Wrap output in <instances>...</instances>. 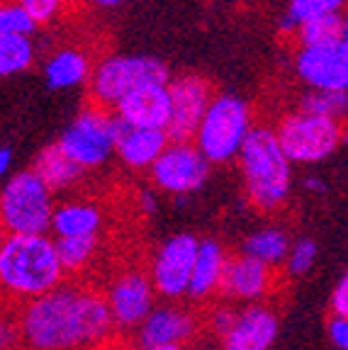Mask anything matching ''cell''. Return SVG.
Masks as SVG:
<instances>
[{"label": "cell", "instance_id": "1", "mask_svg": "<svg viewBox=\"0 0 348 350\" xmlns=\"http://www.w3.org/2000/svg\"><path fill=\"white\" fill-rule=\"evenodd\" d=\"M17 319L25 350H105L117 336L103 292L66 280L20 304Z\"/></svg>", "mask_w": 348, "mask_h": 350}, {"label": "cell", "instance_id": "2", "mask_svg": "<svg viewBox=\"0 0 348 350\" xmlns=\"http://www.w3.org/2000/svg\"><path fill=\"white\" fill-rule=\"evenodd\" d=\"M66 280L49 234L0 236V299L25 304Z\"/></svg>", "mask_w": 348, "mask_h": 350}, {"label": "cell", "instance_id": "3", "mask_svg": "<svg viewBox=\"0 0 348 350\" xmlns=\"http://www.w3.org/2000/svg\"><path fill=\"white\" fill-rule=\"evenodd\" d=\"M236 161L251 207L263 214L280 212L293 187V163L277 144L275 131L268 126H251Z\"/></svg>", "mask_w": 348, "mask_h": 350}, {"label": "cell", "instance_id": "4", "mask_svg": "<svg viewBox=\"0 0 348 350\" xmlns=\"http://www.w3.org/2000/svg\"><path fill=\"white\" fill-rule=\"evenodd\" d=\"M251 126V109L244 100L236 95H212L192 134V144L210 165H224L236 159Z\"/></svg>", "mask_w": 348, "mask_h": 350}, {"label": "cell", "instance_id": "5", "mask_svg": "<svg viewBox=\"0 0 348 350\" xmlns=\"http://www.w3.org/2000/svg\"><path fill=\"white\" fill-rule=\"evenodd\" d=\"M54 192L29 170H20L0 190V229L3 234H49Z\"/></svg>", "mask_w": 348, "mask_h": 350}, {"label": "cell", "instance_id": "6", "mask_svg": "<svg viewBox=\"0 0 348 350\" xmlns=\"http://www.w3.org/2000/svg\"><path fill=\"white\" fill-rule=\"evenodd\" d=\"M275 139L290 163L314 165L332 159L343 144V122L336 117L293 112L275 126Z\"/></svg>", "mask_w": 348, "mask_h": 350}, {"label": "cell", "instance_id": "7", "mask_svg": "<svg viewBox=\"0 0 348 350\" xmlns=\"http://www.w3.org/2000/svg\"><path fill=\"white\" fill-rule=\"evenodd\" d=\"M117 129H120V122L112 109L90 103L78 112V117L56 144L64 148L73 163H78L83 170H92L108 163L114 153Z\"/></svg>", "mask_w": 348, "mask_h": 350}, {"label": "cell", "instance_id": "8", "mask_svg": "<svg viewBox=\"0 0 348 350\" xmlns=\"http://www.w3.org/2000/svg\"><path fill=\"white\" fill-rule=\"evenodd\" d=\"M169 68L156 56L114 54L90 68V76H88L90 100L112 109V105L125 93H129L132 88H139L144 83H169Z\"/></svg>", "mask_w": 348, "mask_h": 350}, {"label": "cell", "instance_id": "9", "mask_svg": "<svg viewBox=\"0 0 348 350\" xmlns=\"http://www.w3.org/2000/svg\"><path fill=\"white\" fill-rule=\"evenodd\" d=\"M149 173L158 190L169 195H190L207 183L210 163L192 142H169L149 165Z\"/></svg>", "mask_w": 348, "mask_h": 350}, {"label": "cell", "instance_id": "10", "mask_svg": "<svg viewBox=\"0 0 348 350\" xmlns=\"http://www.w3.org/2000/svg\"><path fill=\"white\" fill-rule=\"evenodd\" d=\"M197 243L200 239L195 234H173L156 248L149 265V280L156 297L169 301L183 299L195 262Z\"/></svg>", "mask_w": 348, "mask_h": 350}, {"label": "cell", "instance_id": "11", "mask_svg": "<svg viewBox=\"0 0 348 350\" xmlns=\"http://www.w3.org/2000/svg\"><path fill=\"white\" fill-rule=\"evenodd\" d=\"M166 88H169L171 103L166 134L171 142H192V134L214 95L212 83L197 73H180L175 78H169Z\"/></svg>", "mask_w": 348, "mask_h": 350}, {"label": "cell", "instance_id": "12", "mask_svg": "<svg viewBox=\"0 0 348 350\" xmlns=\"http://www.w3.org/2000/svg\"><path fill=\"white\" fill-rule=\"evenodd\" d=\"M110 317L117 331H134L156 304V292L144 270H125L110 282L105 292Z\"/></svg>", "mask_w": 348, "mask_h": 350}, {"label": "cell", "instance_id": "13", "mask_svg": "<svg viewBox=\"0 0 348 350\" xmlns=\"http://www.w3.org/2000/svg\"><path fill=\"white\" fill-rule=\"evenodd\" d=\"M297 76L310 88L346 90L348 88V39L327 44H302L295 56Z\"/></svg>", "mask_w": 348, "mask_h": 350}, {"label": "cell", "instance_id": "14", "mask_svg": "<svg viewBox=\"0 0 348 350\" xmlns=\"http://www.w3.org/2000/svg\"><path fill=\"white\" fill-rule=\"evenodd\" d=\"M275 292V268H268L266 262L239 253L227 256L219 280V292L229 304H251L263 301Z\"/></svg>", "mask_w": 348, "mask_h": 350}, {"label": "cell", "instance_id": "15", "mask_svg": "<svg viewBox=\"0 0 348 350\" xmlns=\"http://www.w3.org/2000/svg\"><path fill=\"white\" fill-rule=\"evenodd\" d=\"M280 334L277 312L263 301H251L234 309V319L224 331L222 350H271Z\"/></svg>", "mask_w": 348, "mask_h": 350}, {"label": "cell", "instance_id": "16", "mask_svg": "<svg viewBox=\"0 0 348 350\" xmlns=\"http://www.w3.org/2000/svg\"><path fill=\"white\" fill-rule=\"evenodd\" d=\"M136 348L151 345H185L197 331V314L180 304H153L144 321L134 328Z\"/></svg>", "mask_w": 348, "mask_h": 350}, {"label": "cell", "instance_id": "17", "mask_svg": "<svg viewBox=\"0 0 348 350\" xmlns=\"http://www.w3.org/2000/svg\"><path fill=\"white\" fill-rule=\"evenodd\" d=\"M114 117L127 126H156L166 129L171 115L169 88L166 83H144L132 88L112 105Z\"/></svg>", "mask_w": 348, "mask_h": 350}, {"label": "cell", "instance_id": "18", "mask_svg": "<svg viewBox=\"0 0 348 350\" xmlns=\"http://www.w3.org/2000/svg\"><path fill=\"white\" fill-rule=\"evenodd\" d=\"M120 122V120H117ZM166 129L156 126H127L120 122L117 139H114V153L120 161L132 170H149V165L158 159V153L164 151L169 144Z\"/></svg>", "mask_w": 348, "mask_h": 350}, {"label": "cell", "instance_id": "19", "mask_svg": "<svg viewBox=\"0 0 348 350\" xmlns=\"http://www.w3.org/2000/svg\"><path fill=\"white\" fill-rule=\"evenodd\" d=\"M224 260H227V251L222 248L219 241L200 239L195 262H192V273L190 280H188V290H185V299H190L192 304L212 301L214 295L219 292Z\"/></svg>", "mask_w": 348, "mask_h": 350}, {"label": "cell", "instance_id": "20", "mask_svg": "<svg viewBox=\"0 0 348 350\" xmlns=\"http://www.w3.org/2000/svg\"><path fill=\"white\" fill-rule=\"evenodd\" d=\"M103 229V212L90 202H66L54 207L49 221L51 239L69 236H98Z\"/></svg>", "mask_w": 348, "mask_h": 350}, {"label": "cell", "instance_id": "21", "mask_svg": "<svg viewBox=\"0 0 348 350\" xmlns=\"http://www.w3.org/2000/svg\"><path fill=\"white\" fill-rule=\"evenodd\" d=\"M32 170L49 185L51 192H61V190H69V187L78 185V180H81L83 173H86L81 165L73 163V161L66 156V151L59 144L44 146L42 151L37 153V159H34Z\"/></svg>", "mask_w": 348, "mask_h": 350}, {"label": "cell", "instance_id": "22", "mask_svg": "<svg viewBox=\"0 0 348 350\" xmlns=\"http://www.w3.org/2000/svg\"><path fill=\"white\" fill-rule=\"evenodd\" d=\"M88 76H90V61L78 49L56 51L44 66V78L51 90H71L88 83Z\"/></svg>", "mask_w": 348, "mask_h": 350}, {"label": "cell", "instance_id": "23", "mask_svg": "<svg viewBox=\"0 0 348 350\" xmlns=\"http://www.w3.org/2000/svg\"><path fill=\"white\" fill-rule=\"evenodd\" d=\"M288 251H290V236L283 229H275V226L256 231V234H251L244 241L246 256L266 262L268 268H280L285 262Z\"/></svg>", "mask_w": 348, "mask_h": 350}, {"label": "cell", "instance_id": "24", "mask_svg": "<svg viewBox=\"0 0 348 350\" xmlns=\"http://www.w3.org/2000/svg\"><path fill=\"white\" fill-rule=\"evenodd\" d=\"M34 64L32 34L0 32V78H10L27 71Z\"/></svg>", "mask_w": 348, "mask_h": 350}, {"label": "cell", "instance_id": "25", "mask_svg": "<svg viewBox=\"0 0 348 350\" xmlns=\"http://www.w3.org/2000/svg\"><path fill=\"white\" fill-rule=\"evenodd\" d=\"M56 256L66 275L83 273L98 253V236H69V239H54Z\"/></svg>", "mask_w": 348, "mask_h": 350}, {"label": "cell", "instance_id": "26", "mask_svg": "<svg viewBox=\"0 0 348 350\" xmlns=\"http://www.w3.org/2000/svg\"><path fill=\"white\" fill-rule=\"evenodd\" d=\"M299 44H327L336 39H348V27L343 12H332V15H319L312 20L299 22L297 27Z\"/></svg>", "mask_w": 348, "mask_h": 350}, {"label": "cell", "instance_id": "27", "mask_svg": "<svg viewBox=\"0 0 348 350\" xmlns=\"http://www.w3.org/2000/svg\"><path fill=\"white\" fill-rule=\"evenodd\" d=\"M346 0H290L288 15L283 20L285 32H295L299 22L312 20L319 15H332V12H343Z\"/></svg>", "mask_w": 348, "mask_h": 350}, {"label": "cell", "instance_id": "28", "mask_svg": "<svg viewBox=\"0 0 348 350\" xmlns=\"http://www.w3.org/2000/svg\"><path fill=\"white\" fill-rule=\"evenodd\" d=\"M346 107V90H319V88H310V93L302 98V105H299V109H305V112L336 117V120H341Z\"/></svg>", "mask_w": 348, "mask_h": 350}, {"label": "cell", "instance_id": "29", "mask_svg": "<svg viewBox=\"0 0 348 350\" xmlns=\"http://www.w3.org/2000/svg\"><path fill=\"white\" fill-rule=\"evenodd\" d=\"M37 22L20 0H0V32L8 34H32Z\"/></svg>", "mask_w": 348, "mask_h": 350}, {"label": "cell", "instance_id": "30", "mask_svg": "<svg viewBox=\"0 0 348 350\" xmlns=\"http://www.w3.org/2000/svg\"><path fill=\"white\" fill-rule=\"evenodd\" d=\"M316 256H319V246L316 241L312 239H299L295 246H290L288 256H285V273L290 278H299V275H307L314 268Z\"/></svg>", "mask_w": 348, "mask_h": 350}, {"label": "cell", "instance_id": "31", "mask_svg": "<svg viewBox=\"0 0 348 350\" xmlns=\"http://www.w3.org/2000/svg\"><path fill=\"white\" fill-rule=\"evenodd\" d=\"M0 350H25L17 309L0 306Z\"/></svg>", "mask_w": 348, "mask_h": 350}, {"label": "cell", "instance_id": "32", "mask_svg": "<svg viewBox=\"0 0 348 350\" xmlns=\"http://www.w3.org/2000/svg\"><path fill=\"white\" fill-rule=\"evenodd\" d=\"M22 5L27 8V12L34 17L37 25H47L59 15L64 0H20Z\"/></svg>", "mask_w": 348, "mask_h": 350}, {"label": "cell", "instance_id": "33", "mask_svg": "<svg viewBox=\"0 0 348 350\" xmlns=\"http://www.w3.org/2000/svg\"><path fill=\"white\" fill-rule=\"evenodd\" d=\"M232 319H234V306L229 304V301L212 306L210 314H207V323H210V328H212L217 336H222L224 331H227L229 323H232Z\"/></svg>", "mask_w": 348, "mask_h": 350}, {"label": "cell", "instance_id": "34", "mask_svg": "<svg viewBox=\"0 0 348 350\" xmlns=\"http://www.w3.org/2000/svg\"><path fill=\"white\" fill-rule=\"evenodd\" d=\"M327 334H329V340H332L334 348L346 350L348 348V319L334 317L332 314V319H329V323H327Z\"/></svg>", "mask_w": 348, "mask_h": 350}, {"label": "cell", "instance_id": "35", "mask_svg": "<svg viewBox=\"0 0 348 350\" xmlns=\"http://www.w3.org/2000/svg\"><path fill=\"white\" fill-rule=\"evenodd\" d=\"M329 309L334 317H348V280L341 278L329 297Z\"/></svg>", "mask_w": 348, "mask_h": 350}, {"label": "cell", "instance_id": "36", "mask_svg": "<svg viewBox=\"0 0 348 350\" xmlns=\"http://www.w3.org/2000/svg\"><path fill=\"white\" fill-rule=\"evenodd\" d=\"M139 207L144 209V214H156V209H158L156 197H153L149 190H144L142 195H139Z\"/></svg>", "mask_w": 348, "mask_h": 350}, {"label": "cell", "instance_id": "37", "mask_svg": "<svg viewBox=\"0 0 348 350\" xmlns=\"http://www.w3.org/2000/svg\"><path fill=\"white\" fill-rule=\"evenodd\" d=\"M305 190L316 192V195H324V192H327V183L321 180V178H316V175H310V178L305 180Z\"/></svg>", "mask_w": 348, "mask_h": 350}, {"label": "cell", "instance_id": "38", "mask_svg": "<svg viewBox=\"0 0 348 350\" xmlns=\"http://www.w3.org/2000/svg\"><path fill=\"white\" fill-rule=\"evenodd\" d=\"M10 165H12V151L8 146L0 148V178H5L10 173Z\"/></svg>", "mask_w": 348, "mask_h": 350}, {"label": "cell", "instance_id": "39", "mask_svg": "<svg viewBox=\"0 0 348 350\" xmlns=\"http://www.w3.org/2000/svg\"><path fill=\"white\" fill-rule=\"evenodd\" d=\"M88 3L100 5V8H114V5H120V3H125V0H88Z\"/></svg>", "mask_w": 348, "mask_h": 350}, {"label": "cell", "instance_id": "40", "mask_svg": "<svg viewBox=\"0 0 348 350\" xmlns=\"http://www.w3.org/2000/svg\"><path fill=\"white\" fill-rule=\"evenodd\" d=\"M142 350H185V345H151V348H142Z\"/></svg>", "mask_w": 348, "mask_h": 350}, {"label": "cell", "instance_id": "41", "mask_svg": "<svg viewBox=\"0 0 348 350\" xmlns=\"http://www.w3.org/2000/svg\"><path fill=\"white\" fill-rule=\"evenodd\" d=\"M110 350H139L136 345H117V343H112L110 345Z\"/></svg>", "mask_w": 348, "mask_h": 350}, {"label": "cell", "instance_id": "42", "mask_svg": "<svg viewBox=\"0 0 348 350\" xmlns=\"http://www.w3.org/2000/svg\"><path fill=\"white\" fill-rule=\"evenodd\" d=\"M0 236H3V229H0Z\"/></svg>", "mask_w": 348, "mask_h": 350}]
</instances>
